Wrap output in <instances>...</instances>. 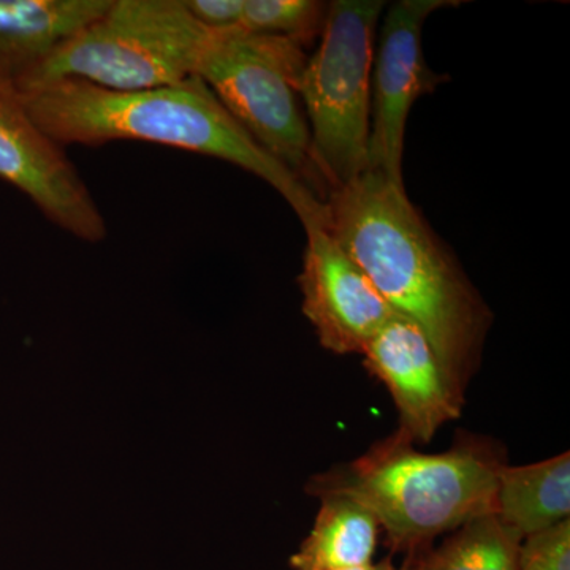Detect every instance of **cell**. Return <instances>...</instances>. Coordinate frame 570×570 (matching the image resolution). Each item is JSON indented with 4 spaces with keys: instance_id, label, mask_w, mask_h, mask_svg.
I'll return each instance as SVG.
<instances>
[{
    "instance_id": "5b68a950",
    "label": "cell",
    "mask_w": 570,
    "mask_h": 570,
    "mask_svg": "<svg viewBox=\"0 0 570 570\" xmlns=\"http://www.w3.org/2000/svg\"><path fill=\"white\" fill-rule=\"evenodd\" d=\"M306 48L285 37L214 32L197 77L247 135L324 204L299 97Z\"/></svg>"
},
{
    "instance_id": "6da1fadb",
    "label": "cell",
    "mask_w": 570,
    "mask_h": 570,
    "mask_svg": "<svg viewBox=\"0 0 570 570\" xmlns=\"http://www.w3.org/2000/svg\"><path fill=\"white\" fill-rule=\"evenodd\" d=\"M324 225L392 309L422 330L453 387L464 393L489 333L490 309L409 200L404 184L366 170L330 190Z\"/></svg>"
},
{
    "instance_id": "8fae6325",
    "label": "cell",
    "mask_w": 570,
    "mask_h": 570,
    "mask_svg": "<svg viewBox=\"0 0 570 570\" xmlns=\"http://www.w3.org/2000/svg\"><path fill=\"white\" fill-rule=\"evenodd\" d=\"M111 0H0V67L17 78L47 61Z\"/></svg>"
},
{
    "instance_id": "d6986e66",
    "label": "cell",
    "mask_w": 570,
    "mask_h": 570,
    "mask_svg": "<svg viewBox=\"0 0 570 570\" xmlns=\"http://www.w3.org/2000/svg\"><path fill=\"white\" fill-rule=\"evenodd\" d=\"M400 570H422V566H420V562H411V561H409Z\"/></svg>"
},
{
    "instance_id": "52a82bcc",
    "label": "cell",
    "mask_w": 570,
    "mask_h": 570,
    "mask_svg": "<svg viewBox=\"0 0 570 570\" xmlns=\"http://www.w3.org/2000/svg\"><path fill=\"white\" fill-rule=\"evenodd\" d=\"M0 179L31 198L52 224L86 243L107 223L61 145L33 121L13 77L0 67Z\"/></svg>"
},
{
    "instance_id": "e0dca14e",
    "label": "cell",
    "mask_w": 570,
    "mask_h": 570,
    "mask_svg": "<svg viewBox=\"0 0 570 570\" xmlns=\"http://www.w3.org/2000/svg\"><path fill=\"white\" fill-rule=\"evenodd\" d=\"M183 6L208 31H242L245 0H183Z\"/></svg>"
},
{
    "instance_id": "7c38bea8",
    "label": "cell",
    "mask_w": 570,
    "mask_h": 570,
    "mask_svg": "<svg viewBox=\"0 0 570 570\" xmlns=\"http://www.w3.org/2000/svg\"><path fill=\"white\" fill-rule=\"evenodd\" d=\"M494 513L521 539L570 515V453L524 466L501 468Z\"/></svg>"
},
{
    "instance_id": "ac0fdd59",
    "label": "cell",
    "mask_w": 570,
    "mask_h": 570,
    "mask_svg": "<svg viewBox=\"0 0 570 570\" xmlns=\"http://www.w3.org/2000/svg\"><path fill=\"white\" fill-rule=\"evenodd\" d=\"M347 570H396L392 564V560H384L381 562H373V564L365 566V568L347 569Z\"/></svg>"
},
{
    "instance_id": "9c48e42d",
    "label": "cell",
    "mask_w": 570,
    "mask_h": 570,
    "mask_svg": "<svg viewBox=\"0 0 570 570\" xmlns=\"http://www.w3.org/2000/svg\"><path fill=\"white\" fill-rule=\"evenodd\" d=\"M305 230L307 243L298 277L303 313L326 351L362 354L395 311L324 223L307 224Z\"/></svg>"
},
{
    "instance_id": "277c9868",
    "label": "cell",
    "mask_w": 570,
    "mask_h": 570,
    "mask_svg": "<svg viewBox=\"0 0 570 570\" xmlns=\"http://www.w3.org/2000/svg\"><path fill=\"white\" fill-rule=\"evenodd\" d=\"M213 33L183 0H111L99 20L13 80L28 88L75 78L112 91L179 85L197 77Z\"/></svg>"
},
{
    "instance_id": "ba28073f",
    "label": "cell",
    "mask_w": 570,
    "mask_h": 570,
    "mask_svg": "<svg viewBox=\"0 0 570 570\" xmlns=\"http://www.w3.org/2000/svg\"><path fill=\"white\" fill-rule=\"evenodd\" d=\"M460 6L452 0H400L393 3L379 33L371 71V122L367 170L403 181L404 135L409 112L417 99L436 91L449 77L426 63L422 31L439 9Z\"/></svg>"
},
{
    "instance_id": "9a60e30c",
    "label": "cell",
    "mask_w": 570,
    "mask_h": 570,
    "mask_svg": "<svg viewBox=\"0 0 570 570\" xmlns=\"http://www.w3.org/2000/svg\"><path fill=\"white\" fill-rule=\"evenodd\" d=\"M328 3L318 0H245L242 31L285 37L311 47L324 32Z\"/></svg>"
},
{
    "instance_id": "5bb4252c",
    "label": "cell",
    "mask_w": 570,
    "mask_h": 570,
    "mask_svg": "<svg viewBox=\"0 0 570 570\" xmlns=\"http://www.w3.org/2000/svg\"><path fill=\"white\" fill-rule=\"evenodd\" d=\"M521 539L497 513L468 521L426 560L422 570H520Z\"/></svg>"
},
{
    "instance_id": "30bf717a",
    "label": "cell",
    "mask_w": 570,
    "mask_h": 570,
    "mask_svg": "<svg viewBox=\"0 0 570 570\" xmlns=\"http://www.w3.org/2000/svg\"><path fill=\"white\" fill-rule=\"evenodd\" d=\"M362 354L367 370L392 393L400 412L397 433L409 442L426 444L439 428L460 417L464 395L414 322L395 313Z\"/></svg>"
},
{
    "instance_id": "2e32d148",
    "label": "cell",
    "mask_w": 570,
    "mask_h": 570,
    "mask_svg": "<svg viewBox=\"0 0 570 570\" xmlns=\"http://www.w3.org/2000/svg\"><path fill=\"white\" fill-rule=\"evenodd\" d=\"M520 570H570V520L521 540Z\"/></svg>"
},
{
    "instance_id": "3957f363",
    "label": "cell",
    "mask_w": 570,
    "mask_h": 570,
    "mask_svg": "<svg viewBox=\"0 0 570 570\" xmlns=\"http://www.w3.org/2000/svg\"><path fill=\"white\" fill-rule=\"evenodd\" d=\"M502 466L475 442L430 455L396 433L352 463L313 479L309 493L354 499L376 517L393 549L411 550L494 513Z\"/></svg>"
},
{
    "instance_id": "7a4b0ae2",
    "label": "cell",
    "mask_w": 570,
    "mask_h": 570,
    "mask_svg": "<svg viewBox=\"0 0 570 570\" xmlns=\"http://www.w3.org/2000/svg\"><path fill=\"white\" fill-rule=\"evenodd\" d=\"M18 89L37 126L62 148L137 140L204 154L275 187L303 225L324 219L316 195L265 153L198 77L138 91H112L75 78Z\"/></svg>"
},
{
    "instance_id": "8992f818",
    "label": "cell",
    "mask_w": 570,
    "mask_h": 570,
    "mask_svg": "<svg viewBox=\"0 0 570 570\" xmlns=\"http://www.w3.org/2000/svg\"><path fill=\"white\" fill-rule=\"evenodd\" d=\"M384 9L382 0L330 2L321 43L307 56L299 97L326 193L367 170L374 33Z\"/></svg>"
},
{
    "instance_id": "4fadbf2b",
    "label": "cell",
    "mask_w": 570,
    "mask_h": 570,
    "mask_svg": "<svg viewBox=\"0 0 570 570\" xmlns=\"http://www.w3.org/2000/svg\"><path fill=\"white\" fill-rule=\"evenodd\" d=\"M316 523L291 558L294 570H347L373 564L379 521L354 499L341 494L321 498Z\"/></svg>"
}]
</instances>
